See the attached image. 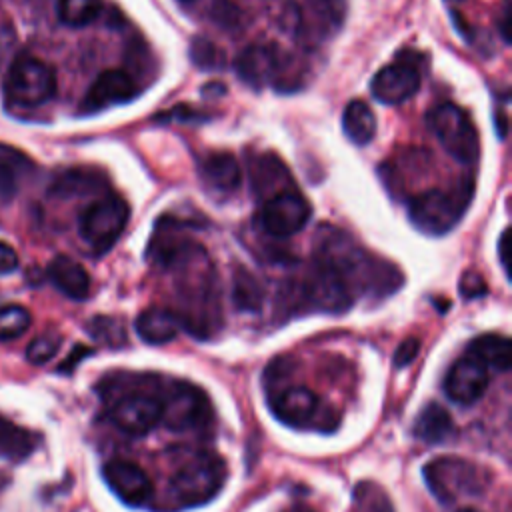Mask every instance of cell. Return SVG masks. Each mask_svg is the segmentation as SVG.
<instances>
[{"instance_id":"6da1fadb","label":"cell","mask_w":512,"mask_h":512,"mask_svg":"<svg viewBox=\"0 0 512 512\" xmlns=\"http://www.w3.org/2000/svg\"><path fill=\"white\" fill-rule=\"evenodd\" d=\"M314 262L334 270L352 294L388 296L402 286V272L392 262L366 252L348 232L330 224L316 230Z\"/></svg>"},{"instance_id":"7a4b0ae2","label":"cell","mask_w":512,"mask_h":512,"mask_svg":"<svg viewBox=\"0 0 512 512\" xmlns=\"http://www.w3.org/2000/svg\"><path fill=\"white\" fill-rule=\"evenodd\" d=\"M168 270L178 274L180 324L198 338H208L220 326V290L206 250L196 242Z\"/></svg>"},{"instance_id":"3957f363","label":"cell","mask_w":512,"mask_h":512,"mask_svg":"<svg viewBox=\"0 0 512 512\" xmlns=\"http://www.w3.org/2000/svg\"><path fill=\"white\" fill-rule=\"evenodd\" d=\"M226 462L212 450H194L168 480L174 508H194L210 502L226 482Z\"/></svg>"},{"instance_id":"277c9868","label":"cell","mask_w":512,"mask_h":512,"mask_svg":"<svg viewBox=\"0 0 512 512\" xmlns=\"http://www.w3.org/2000/svg\"><path fill=\"white\" fill-rule=\"evenodd\" d=\"M238 78L252 86L262 88L272 84L276 90H296L300 86L302 68L278 44H250L234 60Z\"/></svg>"},{"instance_id":"5b68a950","label":"cell","mask_w":512,"mask_h":512,"mask_svg":"<svg viewBox=\"0 0 512 512\" xmlns=\"http://www.w3.org/2000/svg\"><path fill=\"white\" fill-rule=\"evenodd\" d=\"M56 94V74L50 64L34 56L12 60L4 78V106L8 112L34 110Z\"/></svg>"},{"instance_id":"8992f818","label":"cell","mask_w":512,"mask_h":512,"mask_svg":"<svg viewBox=\"0 0 512 512\" xmlns=\"http://www.w3.org/2000/svg\"><path fill=\"white\" fill-rule=\"evenodd\" d=\"M472 192V180L462 182L450 190H424L408 202V216L420 232L434 236L446 234L458 224V220L466 212L472 200Z\"/></svg>"},{"instance_id":"52a82bcc","label":"cell","mask_w":512,"mask_h":512,"mask_svg":"<svg viewBox=\"0 0 512 512\" xmlns=\"http://www.w3.org/2000/svg\"><path fill=\"white\" fill-rule=\"evenodd\" d=\"M422 476L428 490L444 504L468 496H478L488 484L484 470L460 456L432 458L424 464Z\"/></svg>"},{"instance_id":"ba28073f","label":"cell","mask_w":512,"mask_h":512,"mask_svg":"<svg viewBox=\"0 0 512 512\" xmlns=\"http://www.w3.org/2000/svg\"><path fill=\"white\" fill-rule=\"evenodd\" d=\"M272 414L286 426L298 428V430H320V432H332L340 418L334 410L324 406L320 398L306 386L292 384L286 388L276 390L270 400Z\"/></svg>"},{"instance_id":"9c48e42d","label":"cell","mask_w":512,"mask_h":512,"mask_svg":"<svg viewBox=\"0 0 512 512\" xmlns=\"http://www.w3.org/2000/svg\"><path fill=\"white\" fill-rule=\"evenodd\" d=\"M130 208L118 194L106 192L92 204H88L78 220L80 238L90 246L94 254L108 252L122 236L128 224Z\"/></svg>"},{"instance_id":"30bf717a","label":"cell","mask_w":512,"mask_h":512,"mask_svg":"<svg viewBox=\"0 0 512 512\" xmlns=\"http://www.w3.org/2000/svg\"><path fill=\"white\" fill-rule=\"evenodd\" d=\"M426 124L442 148L462 164H474L480 154V138L470 116L456 104L444 102L426 114Z\"/></svg>"},{"instance_id":"8fae6325","label":"cell","mask_w":512,"mask_h":512,"mask_svg":"<svg viewBox=\"0 0 512 512\" xmlns=\"http://www.w3.org/2000/svg\"><path fill=\"white\" fill-rule=\"evenodd\" d=\"M162 422L176 432H202L212 420V404L202 388L188 382H172L164 388Z\"/></svg>"},{"instance_id":"7c38bea8","label":"cell","mask_w":512,"mask_h":512,"mask_svg":"<svg viewBox=\"0 0 512 512\" xmlns=\"http://www.w3.org/2000/svg\"><path fill=\"white\" fill-rule=\"evenodd\" d=\"M290 296L292 304L328 314H342L354 302V294L348 284L334 270L318 262H314L308 276L290 290Z\"/></svg>"},{"instance_id":"4fadbf2b","label":"cell","mask_w":512,"mask_h":512,"mask_svg":"<svg viewBox=\"0 0 512 512\" xmlns=\"http://www.w3.org/2000/svg\"><path fill=\"white\" fill-rule=\"evenodd\" d=\"M420 54L412 50H402L398 52L396 60L382 66L372 82H370V92L372 96L388 106L402 104L408 98H412L422 80V70H420Z\"/></svg>"},{"instance_id":"5bb4252c","label":"cell","mask_w":512,"mask_h":512,"mask_svg":"<svg viewBox=\"0 0 512 512\" xmlns=\"http://www.w3.org/2000/svg\"><path fill=\"white\" fill-rule=\"evenodd\" d=\"M310 216V202L292 186L266 198L260 210V226L274 238H288L300 232Z\"/></svg>"},{"instance_id":"9a60e30c","label":"cell","mask_w":512,"mask_h":512,"mask_svg":"<svg viewBox=\"0 0 512 512\" xmlns=\"http://www.w3.org/2000/svg\"><path fill=\"white\" fill-rule=\"evenodd\" d=\"M108 420L124 434L144 436L162 422V400L160 396L132 390L110 404Z\"/></svg>"},{"instance_id":"2e32d148","label":"cell","mask_w":512,"mask_h":512,"mask_svg":"<svg viewBox=\"0 0 512 512\" xmlns=\"http://www.w3.org/2000/svg\"><path fill=\"white\" fill-rule=\"evenodd\" d=\"M346 18V0H306L294 4V28L308 42H320L336 34Z\"/></svg>"},{"instance_id":"e0dca14e","label":"cell","mask_w":512,"mask_h":512,"mask_svg":"<svg viewBox=\"0 0 512 512\" xmlns=\"http://www.w3.org/2000/svg\"><path fill=\"white\" fill-rule=\"evenodd\" d=\"M140 94L136 80L124 70H104L80 100V114H96L110 106L134 100Z\"/></svg>"},{"instance_id":"ac0fdd59","label":"cell","mask_w":512,"mask_h":512,"mask_svg":"<svg viewBox=\"0 0 512 512\" xmlns=\"http://www.w3.org/2000/svg\"><path fill=\"white\" fill-rule=\"evenodd\" d=\"M488 380V368L470 354H464L448 368L444 376V394L460 406H470L484 396Z\"/></svg>"},{"instance_id":"d6986e66","label":"cell","mask_w":512,"mask_h":512,"mask_svg":"<svg viewBox=\"0 0 512 512\" xmlns=\"http://www.w3.org/2000/svg\"><path fill=\"white\" fill-rule=\"evenodd\" d=\"M102 476L108 488L128 506H144L152 498V480L138 464L130 460H108L102 466Z\"/></svg>"},{"instance_id":"ffe728a7","label":"cell","mask_w":512,"mask_h":512,"mask_svg":"<svg viewBox=\"0 0 512 512\" xmlns=\"http://www.w3.org/2000/svg\"><path fill=\"white\" fill-rule=\"evenodd\" d=\"M200 178L206 188L218 196H230L240 188L242 170L230 152H214L208 154L198 166Z\"/></svg>"},{"instance_id":"44dd1931","label":"cell","mask_w":512,"mask_h":512,"mask_svg":"<svg viewBox=\"0 0 512 512\" xmlns=\"http://www.w3.org/2000/svg\"><path fill=\"white\" fill-rule=\"evenodd\" d=\"M50 282L68 298L84 300L90 294V276L86 268L66 254H58L48 264Z\"/></svg>"},{"instance_id":"7402d4cb","label":"cell","mask_w":512,"mask_h":512,"mask_svg":"<svg viewBox=\"0 0 512 512\" xmlns=\"http://www.w3.org/2000/svg\"><path fill=\"white\" fill-rule=\"evenodd\" d=\"M134 328H136V334L144 342L156 346V344H166L176 338V334L180 330V320H178V314H174L172 310L152 306L138 314Z\"/></svg>"},{"instance_id":"603a6c76","label":"cell","mask_w":512,"mask_h":512,"mask_svg":"<svg viewBox=\"0 0 512 512\" xmlns=\"http://www.w3.org/2000/svg\"><path fill=\"white\" fill-rule=\"evenodd\" d=\"M32 170L34 164L26 154L0 144V204L10 202L18 194L24 178Z\"/></svg>"},{"instance_id":"cb8c5ba5","label":"cell","mask_w":512,"mask_h":512,"mask_svg":"<svg viewBox=\"0 0 512 512\" xmlns=\"http://www.w3.org/2000/svg\"><path fill=\"white\" fill-rule=\"evenodd\" d=\"M250 178L258 196L268 194V198L280 190L292 188V178L286 166L274 154L258 156L250 166Z\"/></svg>"},{"instance_id":"d4e9b609","label":"cell","mask_w":512,"mask_h":512,"mask_svg":"<svg viewBox=\"0 0 512 512\" xmlns=\"http://www.w3.org/2000/svg\"><path fill=\"white\" fill-rule=\"evenodd\" d=\"M466 354L482 362L486 368H494L498 372H506L512 364V344H510V338L502 334L476 336L468 344Z\"/></svg>"},{"instance_id":"484cf974","label":"cell","mask_w":512,"mask_h":512,"mask_svg":"<svg viewBox=\"0 0 512 512\" xmlns=\"http://www.w3.org/2000/svg\"><path fill=\"white\" fill-rule=\"evenodd\" d=\"M454 430L456 428L450 412L438 402L424 406L414 422V436L426 444H440L448 440Z\"/></svg>"},{"instance_id":"4316f807","label":"cell","mask_w":512,"mask_h":512,"mask_svg":"<svg viewBox=\"0 0 512 512\" xmlns=\"http://www.w3.org/2000/svg\"><path fill=\"white\" fill-rule=\"evenodd\" d=\"M342 130L356 146H366L376 134V116L364 100H350L342 112Z\"/></svg>"},{"instance_id":"83f0119b","label":"cell","mask_w":512,"mask_h":512,"mask_svg":"<svg viewBox=\"0 0 512 512\" xmlns=\"http://www.w3.org/2000/svg\"><path fill=\"white\" fill-rule=\"evenodd\" d=\"M36 448V436L0 414V458L22 462Z\"/></svg>"},{"instance_id":"f1b7e54d","label":"cell","mask_w":512,"mask_h":512,"mask_svg":"<svg viewBox=\"0 0 512 512\" xmlns=\"http://www.w3.org/2000/svg\"><path fill=\"white\" fill-rule=\"evenodd\" d=\"M264 286L258 276L244 268L236 266L232 274V302L242 312H258L264 304Z\"/></svg>"},{"instance_id":"f546056e","label":"cell","mask_w":512,"mask_h":512,"mask_svg":"<svg viewBox=\"0 0 512 512\" xmlns=\"http://www.w3.org/2000/svg\"><path fill=\"white\" fill-rule=\"evenodd\" d=\"M104 178L100 172L90 170V168H72L62 172L54 182L50 192L62 198L68 196H78V194H88V192H98L104 190Z\"/></svg>"},{"instance_id":"4dcf8cb0","label":"cell","mask_w":512,"mask_h":512,"mask_svg":"<svg viewBox=\"0 0 512 512\" xmlns=\"http://www.w3.org/2000/svg\"><path fill=\"white\" fill-rule=\"evenodd\" d=\"M56 14L62 24L82 28L102 14V0H58Z\"/></svg>"},{"instance_id":"1f68e13d","label":"cell","mask_w":512,"mask_h":512,"mask_svg":"<svg viewBox=\"0 0 512 512\" xmlns=\"http://www.w3.org/2000/svg\"><path fill=\"white\" fill-rule=\"evenodd\" d=\"M32 324L28 308L20 304L0 306V340H14L22 336Z\"/></svg>"},{"instance_id":"d6a6232c","label":"cell","mask_w":512,"mask_h":512,"mask_svg":"<svg viewBox=\"0 0 512 512\" xmlns=\"http://www.w3.org/2000/svg\"><path fill=\"white\" fill-rule=\"evenodd\" d=\"M190 60L204 70H216L224 64V52L208 38L196 36L190 42Z\"/></svg>"},{"instance_id":"836d02e7","label":"cell","mask_w":512,"mask_h":512,"mask_svg":"<svg viewBox=\"0 0 512 512\" xmlns=\"http://www.w3.org/2000/svg\"><path fill=\"white\" fill-rule=\"evenodd\" d=\"M62 344V338L60 334H54V332H46V334H40L36 336L28 348H26V360L34 366H42L46 364L48 360H52L58 352Z\"/></svg>"},{"instance_id":"e575fe53","label":"cell","mask_w":512,"mask_h":512,"mask_svg":"<svg viewBox=\"0 0 512 512\" xmlns=\"http://www.w3.org/2000/svg\"><path fill=\"white\" fill-rule=\"evenodd\" d=\"M88 332L92 334V338L106 342L108 346H118L124 344L126 336H124V328L116 318H108V316H96L88 322Z\"/></svg>"},{"instance_id":"d590c367","label":"cell","mask_w":512,"mask_h":512,"mask_svg":"<svg viewBox=\"0 0 512 512\" xmlns=\"http://www.w3.org/2000/svg\"><path fill=\"white\" fill-rule=\"evenodd\" d=\"M418 350H420V340L414 338V336L406 338L404 342H400V346L394 352V358H392L394 366L396 368H406L408 364L414 362V358L418 356Z\"/></svg>"},{"instance_id":"8d00e7d4","label":"cell","mask_w":512,"mask_h":512,"mask_svg":"<svg viewBox=\"0 0 512 512\" xmlns=\"http://www.w3.org/2000/svg\"><path fill=\"white\" fill-rule=\"evenodd\" d=\"M460 294L464 298H478V296H484L486 294V282L480 274L476 272H466L462 278H460Z\"/></svg>"},{"instance_id":"74e56055","label":"cell","mask_w":512,"mask_h":512,"mask_svg":"<svg viewBox=\"0 0 512 512\" xmlns=\"http://www.w3.org/2000/svg\"><path fill=\"white\" fill-rule=\"evenodd\" d=\"M18 268V254L16 250L0 240V276L10 274Z\"/></svg>"},{"instance_id":"f35d334b","label":"cell","mask_w":512,"mask_h":512,"mask_svg":"<svg viewBox=\"0 0 512 512\" xmlns=\"http://www.w3.org/2000/svg\"><path fill=\"white\" fill-rule=\"evenodd\" d=\"M510 12H512V6H510V0H502V10H500V20H498V30H500V36L502 40L508 44L510 42Z\"/></svg>"},{"instance_id":"ab89813d","label":"cell","mask_w":512,"mask_h":512,"mask_svg":"<svg viewBox=\"0 0 512 512\" xmlns=\"http://www.w3.org/2000/svg\"><path fill=\"white\" fill-rule=\"evenodd\" d=\"M90 352H92V350L86 348V346H76L74 352L60 364V372H70V370H74V366L78 364V360H82V358L88 356Z\"/></svg>"},{"instance_id":"60d3db41","label":"cell","mask_w":512,"mask_h":512,"mask_svg":"<svg viewBox=\"0 0 512 512\" xmlns=\"http://www.w3.org/2000/svg\"><path fill=\"white\" fill-rule=\"evenodd\" d=\"M14 40H16V34L10 22H0V58L14 44Z\"/></svg>"},{"instance_id":"b9f144b4","label":"cell","mask_w":512,"mask_h":512,"mask_svg":"<svg viewBox=\"0 0 512 512\" xmlns=\"http://www.w3.org/2000/svg\"><path fill=\"white\" fill-rule=\"evenodd\" d=\"M508 244H510V230L504 228L500 234V240H498V256H500V264L506 274H508V248H510Z\"/></svg>"},{"instance_id":"7bdbcfd3","label":"cell","mask_w":512,"mask_h":512,"mask_svg":"<svg viewBox=\"0 0 512 512\" xmlns=\"http://www.w3.org/2000/svg\"><path fill=\"white\" fill-rule=\"evenodd\" d=\"M456 512H480V510H476V508L468 506V508H460V510H456Z\"/></svg>"},{"instance_id":"ee69618b","label":"cell","mask_w":512,"mask_h":512,"mask_svg":"<svg viewBox=\"0 0 512 512\" xmlns=\"http://www.w3.org/2000/svg\"><path fill=\"white\" fill-rule=\"evenodd\" d=\"M290 512H308V510H302V508H296V510H290Z\"/></svg>"},{"instance_id":"f6af8a7d","label":"cell","mask_w":512,"mask_h":512,"mask_svg":"<svg viewBox=\"0 0 512 512\" xmlns=\"http://www.w3.org/2000/svg\"><path fill=\"white\" fill-rule=\"evenodd\" d=\"M182 2H192V0H182Z\"/></svg>"}]
</instances>
